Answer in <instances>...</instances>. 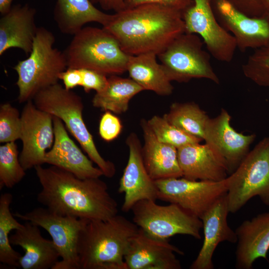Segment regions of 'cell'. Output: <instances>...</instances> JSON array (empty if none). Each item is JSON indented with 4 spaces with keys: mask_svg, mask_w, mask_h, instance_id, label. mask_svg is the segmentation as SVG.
I'll return each instance as SVG.
<instances>
[{
    "mask_svg": "<svg viewBox=\"0 0 269 269\" xmlns=\"http://www.w3.org/2000/svg\"><path fill=\"white\" fill-rule=\"evenodd\" d=\"M126 143L129 148V158L120 180L118 192L124 194L121 209L126 213L139 201H156L158 189L144 166L141 155L142 146L137 134L134 133L129 134Z\"/></svg>",
    "mask_w": 269,
    "mask_h": 269,
    "instance_id": "9a60e30c",
    "label": "cell"
},
{
    "mask_svg": "<svg viewBox=\"0 0 269 269\" xmlns=\"http://www.w3.org/2000/svg\"><path fill=\"white\" fill-rule=\"evenodd\" d=\"M39 109L59 118L88 157L101 169L106 177L116 173L113 162L105 159L95 145L83 118L84 104L81 97L57 83L38 92L32 99Z\"/></svg>",
    "mask_w": 269,
    "mask_h": 269,
    "instance_id": "5b68a950",
    "label": "cell"
},
{
    "mask_svg": "<svg viewBox=\"0 0 269 269\" xmlns=\"http://www.w3.org/2000/svg\"><path fill=\"white\" fill-rule=\"evenodd\" d=\"M266 14L269 16V9L267 10Z\"/></svg>",
    "mask_w": 269,
    "mask_h": 269,
    "instance_id": "60d3db41",
    "label": "cell"
},
{
    "mask_svg": "<svg viewBox=\"0 0 269 269\" xmlns=\"http://www.w3.org/2000/svg\"><path fill=\"white\" fill-rule=\"evenodd\" d=\"M55 37L44 27H38L29 56L13 67L17 74L16 84L19 103L32 100L41 90L58 83L67 68L64 52L53 47Z\"/></svg>",
    "mask_w": 269,
    "mask_h": 269,
    "instance_id": "277c9868",
    "label": "cell"
},
{
    "mask_svg": "<svg viewBox=\"0 0 269 269\" xmlns=\"http://www.w3.org/2000/svg\"><path fill=\"white\" fill-rule=\"evenodd\" d=\"M193 0L182 13L185 32L199 35L215 59L230 62L237 48L234 37L218 22L211 0Z\"/></svg>",
    "mask_w": 269,
    "mask_h": 269,
    "instance_id": "7c38bea8",
    "label": "cell"
},
{
    "mask_svg": "<svg viewBox=\"0 0 269 269\" xmlns=\"http://www.w3.org/2000/svg\"><path fill=\"white\" fill-rule=\"evenodd\" d=\"M54 142L45 156V163L58 167L81 178H100L104 175L92 160L85 155L69 135L63 122L53 116Z\"/></svg>",
    "mask_w": 269,
    "mask_h": 269,
    "instance_id": "ac0fdd59",
    "label": "cell"
},
{
    "mask_svg": "<svg viewBox=\"0 0 269 269\" xmlns=\"http://www.w3.org/2000/svg\"><path fill=\"white\" fill-rule=\"evenodd\" d=\"M239 2L247 0L249 3L252 16L261 17L267 15L261 0H235Z\"/></svg>",
    "mask_w": 269,
    "mask_h": 269,
    "instance_id": "74e56055",
    "label": "cell"
},
{
    "mask_svg": "<svg viewBox=\"0 0 269 269\" xmlns=\"http://www.w3.org/2000/svg\"><path fill=\"white\" fill-rule=\"evenodd\" d=\"M147 123L159 141L177 148L203 140L171 124L163 117L154 115L147 120Z\"/></svg>",
    "mask_w": 269,
    "mask_h": 269,
    "instance_id": "4dcf8cb0",
    "label": "cell"
},
{
    "mask_svg": "<svg viewBox=\"0 0 269 269\" xmlns=\"http://www.w3.org/2000/svg\"><path fill=\"white\" fill-rule=\"evenodd\" d=\"M53 116L38 109L32 100L26 102L21 114L20 163L26 171L45 163V156L53 144Z\"/></svg>",
    "mask_w": 269,
    "mask_h": 269,
    "instance_id": "4fadbf2b",
    "label": "cell"
},
{
    "mask_svg": "<svg viewBox=\"0 0 269 269\" xmlns=\"http://www.w3.org/2000/svg\"><path fill=\"white\" fill-rule=\"evenodd\" d=\"M183 177L193 180L221 181L229 174L223 157L205 143L189 144L177 148Z\"/></svg>",
    "mask_w": 269,
    "mask_h": 269,
    "instance_id": "ffe728a7",
    "label": "cell"
},
{
    "mask_svg": "<svg viewBox=\"0 0 269 269\" xmlns=\"http://www.w3.org/2000/svg\"><path fill=\"white\" fill-rule=\"evenodd\" d=\"M231 117L222 109L219 115L209 119L205 131V143L214 148L224 159L233 172L249 152L256 134L246 135L237 132L231 125Z\"/></svg>",
    "mask_w": 269,
    "mask_h": 269,
    "instance_id": "2e32d148",
    "label": "cell"
},
{
    "mask_svg": "<svg viewBox=\"0 0 269 269\" xmlns=\"http://www.w3.org/2000/svg\"><path fill=\"white\" fill-rule=\"evenodd\" d=\"M163 117L184 132L204 140L209 117L195 103H174Z\"/></svg>",
    "mask_w": 269,
    "mask_h": 269,
    "instance_id": "83f0119b",
    "label": "cell"
},
{
    "mask_svg": "<svg viewBox=\"0 0 269 269\" xmlns=\"http://www.w3.org/2000/svg\"><path fill=\"white\" fill-rule=\"evenodd\" d=\"M138 229L118 214L106 220H89L78 239L80 269H127L125 256Z\"/></svg>",
    "mask_w": 269,
    "mask_h": 269,
    "instance_id": "3957f363",
    "label": "cell"
},
{
    "mask_svg": "<svg viewBox=\"0 0 269 269\" xmlns=\"http://www.w3.org/2000/svg\"><path fill=\"white\" fill-rule=\"evenodd\" d=\"M39 227L25 221L9 236L11 245L20 247L24 252L18 262L23 269H53L60 261L53 242L44 238Z\"/></svg>",
    "mask_w": 269,
    "mask_h": 269,
    "instance_id": "44dd1931",
    "label": "cell"
},
{
    "mask_svg": "<svg viewBox=\"0 0 269 269\" xmlns=\"http://www.w3.org/2000/svg\"><path fill=\"white\" fill-rule=\"evenodd\" d=\"M242 71L255 84L269 89V44L254 50L242 65Z\"/></svg>",
    "mask_w": 269,
    "mask_h": 269,
    "instance_id": "d6a6232c",
    "label": "cell"
},
{
    "mask_svg": "<svg viewBox=\"0 0 269 269\" xmlns=\"http://www.w3.org/2000/svg\"><path fill=\"white\" fill-rule=\"evenodd\" d=\"M131 211L133 221L152 238L165 240L176 235H185L201 238V220L176 204L160 205L154 200H143Z\"/></svg>",
    "mask_w": 269,
    "mask_h": 269,
    "instance_id": "ba28073f",
    "label": "cell"
},
{
    "mask_svg": "<svg viewBox=\"0 0 269 269\" xmlns=\"http://www.w3.org/2000/svg\"><path fill=\"white\" fill-rule=\"evenodd\" d=\"M204 44L199 35L185 32L157 55L171 81L187 82L203 78L219 84L210 62V53L203 48Z\"/></svg>",
    "mask_w": 269,
    "mask_h": 269,
    "instance_id": "9c48e42d",
    "label": "cell"
},
{
    "mask_svg": "<svg viewBox=\"0 0 269 269\" xmlns=\"http://www.w3.org/2000/svg\"><path fill=\"white\" fill-rule=\"evenodd\" d=\"M14 217L45 229L51 236L61 258L53 269H80L77 252L80 232L89 220L62 216L47 208H36Z\"/></svg>",
    "mask_w": 269,
    "mask_h": 269,
    "instance_id": "30bf717a",
    "label": "cell"
},
{
    "mask_svg": "<svg viewBox=\"0 0 269 269\" xmlns=\"http://www.w3.org/2000/svg\"><path fill=\"white\" fill-rule=\"evenodd\" d=\"M36 9L27 4H17L0 18V55L16 48L26 55L30 53L38 27Z\"/></svg>",
    "mask_w": 269,
    "mask_h": 269,
    "instance_id": "7402d4cb",
    "label": "cell"
},
{
    "mask_svg": "<svg viewBox=\"0 0 269 269\" xmlns=\"http://www.w3.org/2000/svg\"><path fill=\"white\" fill-rule=\"evenodd\" d=\"M191 0H125L126 8L145 4H156L176 9L182 14L192 4Z\"/></svg>",
    "mask_w": 269,
    "mask_h": 269,
    "instance_id": "d590c367",
    "label": "cell"
},
{
    "mask_svg": "<svg viewBox=\"0 0 269 269\" xmlns=\"http://www.w3.org/2000/svg\"><path fill=\"white\" fill-rule=\"evenodd\" d=\"M25 175V170L20 160L15 141L4 143L0 146V189L11 188Z\"/></svg>",
    "mask_w": 269,
    "mask_h": 269,
    "instance_id": "f546056e",
    "label": "cell"
},
{
    "mask_svg": "<svg viewBox=\"0 0 269 269\" xmlns=\"http://www.w3.org/2000/svg\"><path fill=\"white\" fill-rule=\"evenodd\" d=\"M237 245L236 267L251 269L259 258L268 260L269 251V212L244 221L235 230Z\"/></svg>",
    "mask_w": 269,
    "mask_h": 269,
    "instance_id": "603a6c76",
    "label": "cell"
},
{
    "mask_svg": "<svg viewBox=\"0 0 269 269\" xmlns=\"http://www.w3.org/2000/svg\"><path fill=\"white\" fill-rule=\"evenodd\" d=\"M175 253L184 255L168 240L152 238L139 228L130 241L124 260L127 269H180Z\"/></svg>",
    "mask_w": 269,
    "mask_h": 269,
    "instance_id": "e0dca14e",
    "label": "cell"
},
{
    "mask_svg": "<svg viewBox=\"0 0 269 269\" xmlns=\"http://www.w3.org/2000/svg\"><path fill=\"white\" fill-rule=\"evenodd\" d=\"M112 15L97 8L91 0H56L53 9V18L58 28L62 33L71 35L89 22H97L104 26Z\"/></svg>",
    "mask_w": 269,
    "mask_h": 269,
    "instance_id": "d4e9b609",
    "label": "cell"
},
{
    "mask_svg": "<svg viewBox=\"0 0 269 269\" xmlns=\"http://www.w3.org/2000/svg\"><path fill=\"white\" fill-rule=\"evenodd\" d=\"M229 213L258 196L269 206V136L261 140L225 179Z\"/></svg>",
    "mask_w": 269,
    "mask_h": 269,
    "instance_id": "52a82bcc",
    "label": "cell"
},
{
    "mask_svg": "<svg viewBox=\"0 0 269 269\" xmlns=\"http://www.w3.org/2000/svg\"><path fill=\"white\" fill-rule=\"evenodd\" d=\"M13 0H0V12L1 15L6 13L11 8Z\"/></svg>",
    "mask_w": 269,
    "mask_h": 269,
    "instance_id": "f35d334b",
    "label": "cell"
},
{
    "mask_svg": "<svg viewBox=\"0 0 269 269\" xmlns=\"http://www.w3.org/2000/svg\"><path fill=\"white\" fill-rule=\"evenodd\" d=\"M229 213L226 194L217 200L200 218L203 224L202 246L191 269H213L212 257L218 245L222 242L237 243L235 231L229 226Z\"/></svg>",
    "mask_w": 269,
    "mask_h": 269,
    "instance_id": "d6986e66",
    "label": "cell"
},
{
    "mask_svg": "<svg viewBox=\"0 0 269 269\" xmlns=\"http://www.w3.org/2000/svg\"><path fill=\"white\" fill-rule=\"evenodd\" d=\"M264 7L265 9L266 13L268 9H269V0H261Z\"/></svg>",
    "mask_w": 269,
    "mask_h": 269,
    "instance_id": "ab89813d",
    "label": "cell"
},
{
    "mask_svg": "<svg viewBox=\"0 0 269 269\" xmlns=\"http://www.w3.org/2000/svg\"><path fill=\"white\" fill-rule=\"evenodd\" d=\"M94 3H99L101 7L106 10H113L116 12L126 8L125 0H91Z\"/></svg>",
    "mask_w": 269,
    "mask_h": 269,
    "instance_id": "8d00e7d4",
    "label": "cell"
},
{
    "mask_svg": "<svg viewBox=\"0 0 269 269\" xmlns=\"http://www.w3.org/2000/svg\"><path fill=\"white\" fill-rule=\"evenodd\" d=\"M67 68H87L106 76L127 71L129 55L104 28L84 27L73 35L63 52Z\"/></svg>",
    "mask_w": 269,
    "mask_h": 269,
    "instance_id": "8992f818",
    "label": "cell"
},
{
    "mask_svg": "<svg viewBox=\"0 0 269 269\" xmlns=\"http://www.w3.org/2000/svg\"><path fill=\"white\" fill-rule=\"evenodd\" d=\"M213 11L221 26L235 38L242 52L269 44V16L252 17L228 0H215Z\"/></svg>",
    "mask_w": 269,
    "mask_h": 269,
    "instance_id": "5bb4252c",
    "label": "cell"
},
{
    "mask_svg": "<svg viewBox=\"0 0 269 269\" xmlns=\"http://www.w3.org/2000/svg\"><path fill=\"white\" fill-rule=\"evenodd\" d=\"M123 125L120 119L110 111H105L99 125V134L106 141H111L120 135Z\"/></svg>",
    "mask_w": 269,
    "mask_h": 269,
    "instance_id": "e575fe53",
    "label": "cell"
},
{
    "mask_svg": "<svg viewBox=\"0 0 269 269\" xmlns=\"http://www.w3.org/2000/svg\"><path fill=\"white\" fill-rule=\"evenodd\" d=\"M12 195L9 193L0 196V262L14 268H19V261L21 255L11 246L9 234L11 231L21 227L10 210Z\"/></svg>",
    "mask_w": 269,
    "mask_h": 269,
    "instance_id": "f1b7e54d",
    "label": "cell"
},
{
    "mask_svg": "<svg viewBox=\"0 0 269 269\" xmlns=\"http://www.w3.org/2000/svg\"><path fill=\"white\" fill-rule=\"evenodd\" d=\"M103 28L129 55L153 53L157 56L185 32L182 13L156 4L126 8L113 14Z\"/></svg>",
    "mask_w": 269,
    "mask_h": 269,
    "instance_id": "7a4b0ae2",
    "label": "cell"
},
{
    "mask_svg": "<svg viewBox=\"0 0 269 269\" xmlns=\"http://www.w3.org/2000/svg\"><path fill=\"white\" fill-rule=\"evenodd\" d=\"M156 56L153 53L130 55L127 71L131 78L143 90L168 96L172 94L173 87L164 68L157 62Z\"/></svg>",
    "mask_w": 269,
    "mask_h": 269,
    "instance_id": "484cf974",
    "label": "cell"
},
{
    "mask_svg": "<svg viewBox=\"0 0 269 269\" xmlns=\"http://www.w3.org/2000/svg\"><path fill=\"white\" fill-rule=\"evenodd\" d=\"M143 89L131 78L118 75L108 78L105 87L96 92L92 99L93 107L116 114L126 112L130 100Z\"/></svg>",
    "mask_w": 269,
    "mask_h": 269,
    "instance_id": "4316f807",
    "label": "cell"
},
{
    "mask_svg": "<svg viewBox=\"0 0 269 269\" xmlns=\"http://www.w3.org/2000/svg\"><path fill=\"white\" fill-rule=\"evenodd\" d=\"M34 168L41 186L37 200L51 211L89 220H106L118 214V203L100 178H81L53 165Z\"/></svg>",
    "mask_w": 269,
    "mask_h": 269,
    "instance_id": "6da1fadb",
    "label": "cell"
},
{
    "mask_svg": "<svg viewBox=\"0 0 269 269\" xmlns=\"http://www.w3.org/2000/svg\"><path fill=\"white\" fill-rule=\"evenodd\" d=\"M21 121L18 110L9 103L0 106V142L20 139Z\"/></svg>",
    "mask_w": 269,
    "mask_h": 269,
    "instance_id": "836d02e7",
    "label": "cell"
},
{
    "mask_svg": "<svg viewBox=\"0 0 269 269\" xmlns=\"http://www.w3.org/2000/svg\"><path fill=\"white\" fill-rule=\"evenodd\" d=\"M144 144L141 155L145 169L154 181L183 176L177 156V148L159 141L147 120H141Z\"/></svg>",
    "mask_w": 269,
    "mask_h": 269,
    "instance_id": "cb8c5ba5",
    "label": "cell"
},
{
    "mask_svg": "<svg viewBox=\"0 0 269 269\" xmlns=\"http://www.w3.org/2000/svg\"><path fill=\"white\" fill-rule=\"evenodd\" d=\"M63 86L67 90L81 86L84 91H102L106 86L107 76L98 71L87 68H67L60 75Z\"/></svg>",
    "mask_w": 269,
    "mask_h": 269,
    "instance_id": "1f68e13d",
    "label": "cell"
},
{
    "mask_svg": "<svg viewBox=\"0 0 269 269\" xmlns=\"http://www.w3.org/2000/svg\"><path fill=\"white\" fill-rule=\"evenodd\" d=\"M155 182L158 189L157 199L176 204L200 219L227 191L225 179L193 180L181 177Z\"/></svg>",
    "mask_w": 269,
    "mask_h": 269,
    "instance_id": "8fae6325",
    "label": "cell"
}]
</instances>
